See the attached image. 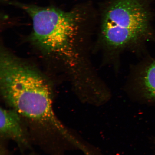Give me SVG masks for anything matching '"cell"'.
Wrapping results in <instances>:
<instances>
[{
	"label": "cell",
	"mask_w": 155,
	"mask_h": 155,
	"mask_svg": "<svg viewBox=\"0 0 155 155\" xmlns=\"http://www.w3.org/2000/svg\"><path fill=\"white\" fill-rule=\"evenodd\" d=\"M1 58V92L6 103L23 117L67 136L69 131L54 113L51 91L43 77L5 52Z\"/></svg>",
	"instance_id": "6da1fadb"
},
{
	"label": "cell",
	"mask_w": 155,
	"mask_h": 155,
	"mask_svg": "<svg viewBox=\"0 0 155 155\" xmlns=\"http://www.w3.org/2000/svg\"><path fill=\"white\" fill-rule=\"evenodd\" d=\"M28 11L32 17L35 43L46 53L71 64L80 15L50 8H34Z\"/></svg>",
	"instance_id": "7a4b0ae2"
},
{
	"label": "cell",
	"mask_w": 155,
	"mask_h": 155,
	"mask_svg": "<svg viewBox=\"0 0 155 155\" xmlns=\"http://www.w3.org/2000/svg\"><path fill=\"white\" fill-rule=\"evenodd\" d=\"M102 15V36L110 48L126 47L148 35L149 15L142 0H112Z\"/></svg>",
	"instance_id": "3957f363"
},
{
	"label": "cell",
	"mask_w": 155,
	"mask_h": 155,
	"mask_svg": "<svg viewBox=\"0 0 155 155\" xmlns=\"http://www.w3.org/2000/svg\"><path fill=\"white\" fill-rule=\"evenodd\" d=\"M20 114L14 109L1 108L0 111V133L3 139H11L19 146L28 144L26 131Z\"/></svg>",
	"instance_id": "277c9868"
},
{
	"label": "cell",
	"mask_w": 155,
	"mask_h": 155,
	"mask_svg": "<svg viewBox=\"0 0 155 155\" xmlns=\"http://www.w3.org/2000/svg\"><path fill=\"white\" fill-rule=\"evenodd\" d=\"M139 83L144 95L155 100V60L151 61L143 68Z\"/></svg>",
	"instance_id": "5b68a950"
}]
</instances>
